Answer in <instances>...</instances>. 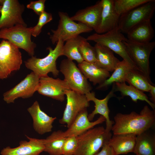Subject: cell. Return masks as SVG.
<instances>
[{
    "instance_id": "cell-24",
    "label": "cell",
    "mask_w": 155,
    "mask_h": 155,
    "mask_svg": "<svg viewBox=\"0 0 155 155\" xmlns=\"http://www.w3.org/2000/svg\"><path fill=\"white\" fill-rule=\"evenodd\" d=\"M78 67L85 77L93 85L103 83L110 76V72L95 64L83 61L78 64Z\"/></svg>"
},
{
    "instance_id": "cell-7",
    "label": "cell",
    "mask_w": 155,
    "mask_h": 155,
    "mask_svg": "<svg viewBox=\"0 0 155 155\" xmlns=\"http://www.w3.org/2000/svg\"><path fill=\"white\" fill-rule=\"evenodd\" d=\"M33 27H27L17 24L11 27L0 30V39L7 40L19 49L24 50L28 55L34 56L36 44L31 39Z\"/></svg>"
},
{
    "instance_id": "cell-28",
    "label": "cell",
    "mask_w": 155,
    "mask_h": 155,
    "mask_svg": "<svg viewBox=\"0 0 155 155\" xmlns=\"http://www.w3.org/2000/svg\"><path fill=\"white\" fill-rule=\"evenodd\" d=\"M133 69H136L125 60L120 61L112 75L103 83L99 85L96 89L106 88L115 83L125 82L128 73Z\"/></svg>"
},
{
    "instance_id": "cell-22",
    "label": "cell",
    "mask_w": 155,
    "mask_h": 155,
    "mask_svg": "<svg viewBox=\"0 0 155 155\" xmlns=\"http://www.w3.org/2000/svg\"><path fill=\"white\" fill-rule=\"evenodd\" d=\"M154 30L150 20L143 21L132 28L127 33V38L132 42L148 43L154 36Z\"/></svg>"
},
{
    "instance_id": "cell-17",
    "label": "cell",
    "mask_w": 155,
    "mask_h": 155,
    "mask_svg": "<svg viewBox=\"0 0 155 155\" xmlns=\"http://www.w3.org/2000/svg\"><path fill=\"white\" fill-rule=\"evenodd\" d=\"M88 115L87 108L80 112L67 129L63 131L64 136L66 137L72 136H78L93 128L95 125L105 121V118L101 115L96 121H90L88 118Z\"/></svg>"
},
{
    "instance_id": "cell-10",
    "label": "cell",
    "mask_w": 155,
    "mask_h": 155,
    "mask_svg": "<svg viewBox=\"0 0 155 155\" xmlns=\"http://www.w3.org/2000/svg\"><path fill=\"white\" fill-rule=\"evenodd\" d=\"M60 69L70 90L84 94L90 92L91 86L73 61L68 59H63Z\"/></svg>"
},
{
    "instance_id": "cell-19",
    "label": "cell",
    "mask_w": 155,
    "mask_h": 155,
    "mask_svg": "<svg viewBox=\"0 0 155 155\" xmlns=\"http://www.w3.org/2000/svg\"><path fill=\"white\" fill-rule=\"evenodd\" d=\"M114 92L112 88L106 97L102 99L96 98L94 92H90L85 94L88 101H92L95 104L94 110L88 115L89 121H92L96 115L97 114L100 115L105 118L106 124L105 129L106 131L109 132H110L111 130L114 121L111 120L109 118L110 111L108 107V102L111 98L115 96Z\"/></svg>"
},
{
    "instance_id": "cell-6",
    "label": "cell",
    "mask_w": 155,
    "mask_h": 155,
    "mask_svg": "<svg viewBox=\"0 0 155 155\" xmlns=\"http://www.w3.org/2000/svg\"><path fill=\"white\" fill-rule=\"evenodd\" d=\"M59 24L57 29L51 30L52 35L49 34L52 43L54 44L61 40L63 42L83 33L91 32L93 29L80 22L73 20L66 12L59 11Z\"/></svg>"
},
{
    "instance_id": "cell-26",
    "label": "cell",
    "mask_w": 155,
    "mask_h": 155,
    "mask_svg": "<svg viewBox=\"0 0 155 155\" xmlns=\"http://www.w3.org/2000/svg\"><path fill=\"white\" fill-rule=\"evenodd\" d=\"M112 88L114 91H119L123 96H129L131 100L135 102L140 100L146 101L155 111V104L150 101L148 97L144 92L141 91L133 86L126 84L125 82L113 84Z\"/></svg>"
},
{
    "instance_id": "cell-34",
    "label": "cell",
    "mask_w": 155,
    "mask_h": 155,
    "mask_svg": "<svg viewBox=\"0 0 155 155\" xmlns=\"http://www.w3.org/2000/svg\"><path fill=\"white\" fill-rule=\"evenodd\" d=\"M78 144V136L67 137L63 146L62 155H74Z\"/></svg>"
},
{
    "instance_id": "cell-32",
    "label": "cell",
    "mask_w": 155,
    "mask_h": 155,
    "mask_svg": "<svg viewBox=\"0 0 155 155\" xmlns=\"http://www.w3.org/2000/svg\"><path fill=\"white\" fill-rule=\"evenodd\" d=\"M79 51L84 61L96 64V51L94 46H92L86 39L81 43Z\"/></svg>"
},
{
    "instance_id": "cell-18",
    "label": "cell",
    "mask_w": 155,
    "mask_h": 155,
    "mask_svg": "<svg viewBox=\"0 0 155 155\" xmlns=\"http://www.w3.org/2000/svg\"><path fill=\"white\" fill-rule=\"evenodd\" d=\"M27 111L32 118L33 128L37 133L42 135L51 131L53 123L56 117H50L42 111L36 100Z\"/></svg>"
},
{
    "instance_id": "cell-11",
    "label": "cell",
    "mask_w": 155,
    "mask_h": 155,
    "mask_svg": "<svg viewBox=\"0 0 155 155\" xmlns=\"http://www.w3.org/2000/svg\"><path fill=\"white\" fill-rule=\"evenodd\" d=\"M2 6L0 17V30L8 28L17 24L27 26L24 21L22 14L24 5L17 0H0Z\"/></svg>"
},
{
    "instance_id": "cell-31",
    "label": "cell",
    "mask_w": 155,
    "mask_h": 155,
    "mask_svg": "<svg viewBox=\"0 0 155 155\" xmlns=\"http://www.w3.org/2000/svg\"><path fill=\"white\" fill-rule=\"evenodd\" d=\"M151 0H114L115 9L120 16Z\"/></svg>"
},
{
    "instance_id": "cell-21",
    "label": "cell",
    "mask_w": 155,
    "mask_h": 155,
    "mask_svg": "<svg viewBox=\"0 0 155 155\" xmlns=\"http://www.w3.org/2000/svg\"><path fill=\"white\" fill-rule=\"evenodd\" d=\"M136 135L132 134H113L108 142L115 155L127 154L134 150Z\"/></svg>"
},
{
    "instance_id": "cell-12",
    "label": "cell",
    "mask_w": 155,
    "mask_h": 155,
    "mask_svg": "<svg viewBox=\"0 0 155 155\" xmlns=\"http://www.w3.org/2000/svg\"><path fill=\"white\" fill-rule=\"evenodd\" d=\"M67 103L62 118L59 120L61 124L67 125L68 128L81 111L90 106L85 94L69 90L65 92Z\"/></svg>"
},
{
    "instance_id": "cell-35",
    "label": "cell",
    "mask_w": 155,
    "mask_h": 155,
    "mask_svg": "<svg viewBox=\"0 0 155 155\" xmlns=\"http://www.w3.org/2000/svg\"><path fill=\"white\" fill-rule=\"evenodd\" d=\"M45 0L31 1L27 5V7L33 10L37 15L39 16L44 11Z\"/></svg>"
},
{
    "instance_id": "cell-30",
    "label": "cell",
    "mask_w": 155,
    "mask_h": 155,
    "mask_svg": "<svg viewBox=\"0 0 155 155\" xmlns=\"http://www.w3.org/2000/svg\"><path fill=\"white\" fill-rule=\"evenodd\" d=\"M125 81L129 85L144 92H149L152 85L141 72L135 69L128 73Z\"/></svg>"
},
{
    "instance_id": "cell-25",
    "label": "cell",
    "mask_w": 155,
    "mask_h": 155,
    "mask_svg": "<svg viewBox=\"0 0 155 155\" xmlns=\"http://www.w3.org/2000/svg\"><path fill=\"white\" fill-rule=\"evenodd\" d=\"M150 129L136 136L134 153L155 155V134Z\"/></svg>"
},
{
    "instance_id": "cell-33",
    "label": "cell",
    "mask_w": 155,
    "mask_h": 155,
    "mask_svg": "<svg viewBox=\"0 0 155 155\" xmlns=\"http://www.w3.org/2000/svg\"><path fill=\"white\" fill-rule=\"evenodd\" d=\"M53 20L52 14L45 11L39 16L38 22L36 25L33 27L32 36L34 37L38 36L41 32L42 27L46 24Z\"/></svg>"
},
{
    "instance_id": "cell-39",
    "label": "cell",
    "mask_w": 155,
    "mask_h": 155,
    "mask_svg": "<svg viewBox=\"0 0 155 155\" xmlns=\"http://www.w3.org/2000/svg\"><path fill=\"white\" fill-rule=\"evenodd\" d=\"M136 155H140V154H136Z\"/></svg>"
},
{
    "instance_id": "cell-3",
    "label": "cell",
    "mask_w": 155,
    "mask_h": 155,
    "mask_svg": "<svg viewBox=\"0 0 155 155\" xmlns=\"http://www.w3.org/2000/svg\"><path fill=\"white\" fill-rule=\"evenodd\" d=\"M64 42L59 40L54 49L51 47H47L49 53L43 58L32 56L25 61L26 67L40 78L48 75L49 73H51L54 77H57L59 75V71L57 68L56 61L59 57L63 55Z\"/></svg>"
},
{
    "instance_id": "cell-13",
    "label": "cell",
    "mask_w": 155,
    "mask_h": 155,
    "mask_svg": "<svg viewBox=\"0 0 155 155\" xmlns=\"http://www.w3.org/2000/svg\"><path fill=\"white\" fill-rule=\"evenodd\" d=\"M40 77L32 71L19 83L3 94V99L7 103H13L18 98L32 97L37 91Z\"/></svg>"
},
{
    "instance_id": "cell-4",
    "label": "cell",
    "mask_w": 155,
    "mask_h": 155,
    "mask_svg": "<svg viewBox=\"0 0 155 155\" xmlns=\"http://www.w3.org/2000/svg\"><path fill=\"white\" fill-rule=\"evenodd\" d=\"M127 53L137 70L141 72L150 83L154 85L150 78L149 58L155 46V41L141 43L127 38L123 41Z\"/></svg>"
},
{
    "instance_id": "cell-36",
    "label": "cell",
    "mask_w": 155,
    "mask_h": 155,
    "mask_svg": "<svg viewBox=\"0 0 155 155\" xmlns=\"http://www.w3.org/2000/svg\"><path fill=\"white\" fill-rule=\"evenodd\" d=\"M95 155H115L111 148L108 144V142L105 144L99 151Z\"/></svg>"
},
{
    "instance_id": "cell-20",
    "label": "cell",
    "mask_w": 155,
    "mask_h": 155,
    "mask_svg": "<svg viewBox=\"0 0 155 155\" xmlns=\"http://www.w3.org/2000/svg\"><path fill=\"white\" fill-rule=\"evenodd\" d=\"M102 9L101 0L93 5L78 11L71 18L75 21L82 23L94 30H96L100 20Z\"/></svg>"
},
{
    "instance_id": "cell-9",
    "label": "cell",
    "mask_w": 155,
    "mask_h": 155,
    "mask_svg": "<svg viewBox=\"0 0 155 155\" xmlns=\"http://www.w3.org/2000/svg\"><path fill=\"white\" fill-rule=\"evenodd\" d=\"M155 10V1L142 4L120 16L118 28L122 33L127 34L134 26L145 20H150Z\"/></svg>"
},
{
    "instance_id": "cell-5",
    "label": "cell",
    "mask_w": 155,
    "mask_h": 155,
    "mask_svg": "<svg viewBox=\"0 0 155 155\" xmlns=\"http://www.w3.org/2000/svg\"><path fill=\"white\" fill-rule=\"evenodd\" d=\"M127 38L117 27L104 34H93L88 36L86 39L87 41H93L106 47L137 70L128 55L123 43Z\"/></svg>"
},
{
    "instance_id": "cell-23",
    "label": "cell",
    "mask_w": 155,
    "mask_h": 155,
    "mask_svg": "<svg viewBox=\"0 0 155 155\" xmlns=\"http://www.w3.org/2000/svg\"><path fill=\"white\" fill-rule=\"evenodd\" d=\"M96 51V65L108 71L113 72L120 61L114 55L110 49L99 44L96 43L94 46Z\"/></svg>"
},
{
    "instance_id": "cell-1",
    "label": "cell",
    "mask_w": 155,
    "mask_h": 155,
    "mask_svg": "<svg viewBox=\"0 0 155 155\" xmlns=\"http://www.w3.org/2000/svg\"><path fill=\"white\" fill-rule=\"evenodd\" d=\"M111 130L113 134H132L137 135L154 128L155 111L147 105L139 113L133 111L129 114L117 113L114 117Z\"/></svg>"
},
{
    "instance_id": "cell-16",
    "label": "cell",
    "mask_w": 155,
    "mask_h": 155,
    "mask_svg": "<svg viewBox=\"0 0 155 155\" xmlns=\"http://www.w3.org/2000/svg\"><path fill=\"white\" fill-rule=\"evenodd\" d=\"M102 9L100 22L96 33L102 34L118 27L120 16L116 11L113 0H101Z\"/></svg>"
},
{
    "instance_id": "cell-27",
    "label": "cell",
    "mask_w": 155,
    "mask_h": 155,
    "mask_svg": "<svg viewBox=\"0 0 155 155\" xmlns=\"http://www.w3.org/2000/svg\"><path fill=\"white\" fill-rule=\"evenodd\" d=\"M63 131L58 130L53 132L44 140V151L49 155H62L63 148L66 137Z\"/></svg>"
},
{
    "instance_id": "cell-8",
    "label": "cell",
    "mask_w": 155,
    "mask_h": 155,
    "mask_svg": "<svg viewBox=\"0 0 155 155\" xmlns=\"http://www.w3.org/2000/svg\"><path fill=\"white\" fill-rule=\"evenodd\" d=\"M22 63L19 49L9 41L0 42V79L7 78L13 72L19 70Z\"/></svg>"
},
{
    "instance_id": "cell-38",
    "label": "cell",
    "mask_w": 155,
    "mask_h": 155,
    "mask_svg": "<svg viewBox=\"0 0 155 155\" xmlns=\"http://www.w3.org/2000/svg\"><path fill=\"white\" fill-rule=\"evenodd\" d=\"M2 7V6L0 5V13H1V8Z\"/></svg>"
},
{
    "instance_id": "cell-29",
    "label": "cell",
    "mask_w": 155,
    "mask_h": 155,
    "mask_svg": "<svg viewBox=\"0 0 155 155\" xmlns=\"http://www.w3.org/2000/svg\"><path fill=\"white\" fill-rule=\"evenodd\" d=\"M86 39L78 35L66 41L63 46V55L70 60H75L78 64L83 62L84 60L79 52V47Z\"/></svg>"
},
{
    "instance_id": "cell-37",
    "label": "cell",
    "mask_w": 155,
    "mask_h": 155,
    "mask_svg": "<svg viewBox=\"0 0 155 155\" xmlns=\"http://www.w3.org/2000/svg\"><path fill=\"white\" fill-rule=\"evenodd\" d=\"M150 100L152 103L155 104V87L154 85H151L150 90Z\"/></svg>"
},
{
    "instance_id": "cell-15",
    "label": "cell",
    "mask_w": 155,
    "mask_h": 155,
    "mask_svg": "<svg viewBox=\"0 0 155 155\" xmlns=\"http://www.w3.org/2000/svg\"><path fill=\"white\" fill-rule=\"evenodd\" d=\"M28 141L22 140L19 142V145L11 148L7 146L1 151V155H40L44 151V139L30 137L26 135Z\"/></svg>"
},
{
    "instance_id": "cell-14",
    "label": "cell",
    "mask_w": 155,
    "mask_h": 155,
    "mask_svg": "<svg viewBox=\"0 0 155 155\" xmlns=\"http://www.w3.org/2000/svg\"><path fill=\"white\" fill-rule=\"evenodd\" d=\"M70 90L68 83L64 80L54 79L48 75L39 79L37 91L40 94L63 102L66 92Z\"/></svg>"
},
{
    "instance_id": "cell-2",
    "label": "cell",
    "mask_w": 155,
    "mask_h": 155,
    "mask_svg": "<svg viewBox=\"0 0 155 155\" xmlns=\"http://www.w3.org/2000/svg\"><path fill=\"white\" fill-rule=\"evenodd\" d=\"M112 136L102 126L91 129L78 136V144L74 155H95Z\"/></svg>"
}]
</instances>
